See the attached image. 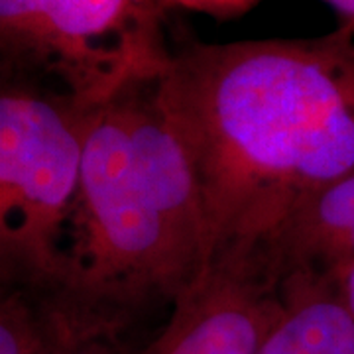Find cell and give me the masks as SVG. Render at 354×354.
Returning a JSON list of instances; mask_svg holds the SVG:
<instances>
[{
    "instance_id": "11",
    "label": "cell",
    "mask_w": 354,
    "mask_h": 354,
    "mask_svg": "<svg viewBox=\"0 0 354 354\" xmlns=\"http://www.w3.org/2000/svg\"><path fill=\"white\" fill-rule=\"evenodd\" d=\"M330 274L337 279V286H339L342 299L348 307L351 315L354 317V262L342 266L339 270H333Z\"/></svg>"
},
{
    "instance_id": "5",
    "label": "cell",
    "mask_w": 354,
    "mask_h": 354,
    "mask_svg": "<svg viewBox=\"0 0 354 354\" xmlns=\"http://www.w3.org/2000/svg\"><path fill=\"white\" fill-rule=\"evenodd\" d=\"M286 274L268 248H232L171 305L162 333L132 354H256L286 309Z\"/></svg>"
},
{
    "instance_id": "6",
    "label": "cell",
    "mask_w": 354,
    "mask_h": 354,
    "mask_svg": "<svg viewBox=\"0 0 354 354\" xmlns=\"http://www.w3.org/2000/svg\"><path fill=\"white\" fill-rule=\"evenodd\" d=\"M283 293V315L256 354H354V317L330 272H290Z\"/></svg>"
},
{
    "instance_id": "9",
    "label": "cell",
    "mask_w": 354,
    "mask_h": 354,
    "mask_svg": "<svg viewBox=\"0 0 354 354\" xmlns=\"http://www.w3.org/2000/svg\"><path fill=\"white\" fill-rule=\"evenodd\" d=\"M46 335L38 293L12 288L0 304V354H36Z\"/></svg>"
},
{
    "instance_id": "10",
    "label": "cell",
    "mask_w": 354,
    "mask_h": 354,
    "mask_svg": "<svg viewBox=\"0 0 354 354\" xmlns=\"http://www.w3.org/2000/svg\"><path fill=\"white\" fill-rule=\"evenodd\" d=\"M264 0H162L165 10L183 8L191 12H201L213 16L216 20H232L242 14L250 12Z\"/></svg>"
},
{
    "instance_id": "2",
    "label": "cell",
    "mask_w": 354,
    "mask_h": 354,
    "mask_svg": "<svg viewBox=\"0 0 354 354\" xmlns=\"http://www.w3.org/2000/svg\"><path fill=\"white\" fill-rule=\"evenodd\" d=\"M65 260L53 295L124 327L153 301L174 305L207 272L197 179L153 83L93 111Z\"/></svg>"
},
{
    "instance_id": "12",
    "label": "cell",
    "mask_w": 354,
    "mask_h": 354,
    "mask_svg": "<svg viewBox=\"0 0 354 354\" xmlns=\"http://www.w3.org/2000/svg\"><path fill=\"white\" fill-rule=\"evenodd\" d=\"M337 14V30L354 38V0H325Z\"/></svg>"
},
{
    "instance_id": "7",
    "label": "cell",
    "mask_w": 354,
    "mask_h": 354,
    "mask_svg": "<svg viewBox=\"0 0 354 354\" xmlns=\"http://www.w3.org/2000/svg\"><path fill=\"white\" fill-rule=\"evenodd\" d=\"M268 250L283 274L333 272L354 262V171L301 209Z\"/></svg>"
},
{
    "instance_id": "4",
    "label": "cell",
    "mask_w": 354,
    "mask_h": 354,
    "mask_svg": "<svg viewBox=\"0 0 354 354\" xmlns=\"http://www.w3.org/2000/svg\"><path fill=\"white\" fill-rule=\"evenodd\" d=\"M164 16L162 0H0L4 64L95 109L164 75Z\"/></svg>"
},
{
    "instance_id": "8",
    "label": "cell",
    "mask_w": 354,
    "mask_h": 354,
    "mask_svg": "<svg viewBox=\"0 0 354 354\" xmlns=\"http://www.w3.org/2000/svg\"><path fill=\"white\" fill-rule=\"evenodd\" d=\"M38 295L44 305L46 335L36 354H132L122 342V323L55 295Z\"/></svg>"
},
{
    "instance_id": "1",
    "label": "cell",
    "mask_w": 354,
    "mask_h": 354,
    "mask_svg": "<svg viewBox=\"0 0 354 354\" xmlns=\"http://www.w3.org/2000/svg\"><path fill=\"white\" fill-rule=\"evenodd\" d=\"M153 91L197 179L207 270L232 248H268L354 171V38L344 32L191 41Z\"/></svg>"
},
{
    "instance_id": "3",
    "label": "cell",
    "mask_w": 354,
    "mask_h": 354,
    "mask_svg": "<svg viewBox=\"0 0 354 354\" xmlns=\"http://www.w3.org/2000/svg\"><path fill=\"white\" fill-rule=\"evenodd\" d=\"M97 109V106H95ZM95 109L18 77L0 93V260L14 288L53 295Z\"/></svg>"
}]
</instances>
